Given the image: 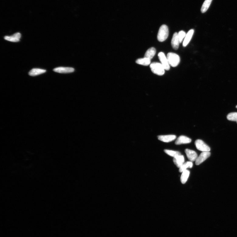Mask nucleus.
<instances>
[{
    "label": "nucleus",
    "mask_w": 237,
    "mask_h": 237,
    "mask_svg": "<svg viewBox=\"0 0 237 237\" xmlns=\"http://www.w3.org/2000/svg\"><path fill=\"white\" fill-rule=\"evenodd\" d=\"M185 152L188 160L191 161H196L198 157L197 153L193 150L186 149H185Z\"/></svg>",
    "instance_id": "obj_7"
},
{
    "label": "nucleus",
    "mask_w": 237,
    "mask_h": 237,
    "mask_svg": "<svg viewBox=\"0 0 237 237\" xmlns=\"http://www.w3.org/2000/svg\"><path fill=\"white\" fill-rule=\"evenodd\" d=\"M164 152L168 155L173 157V158L181 155L180 152L173 151L170 150L165 149Z\"/></svg>",
    "instance_id": "obj_21"
},
{
    "label": "nucleus",
    "mask_w": 237,
    "mask_h": 237,
    "mask_svg": "<svg viewBox=\"0 0 237 237\" xmlns=\"http://www.w3.org/2000/svg\"></svg>",
    "instance_id": "obj_25"
},
{
    "label": "nucleus",
    "mask_w": 237,
    "mask_h": 237,
    "mask_svg": "<svg viewBox=\"0 0 237 237\" xmlns=\"http://www.w3.org/2000/svg\"><path fill=\"white\" fill-rule=\"evenodd\" d=\"M173 161L174 163L177 167L178 168H180L184 163V156L181 155L174 157Z\"/></svg>",
    "instance_id": "obj_11"
},
{
    "label": "nucleus",
    "mask_w": 237,
    "mask_h": 237,
    "mask_svg": "<svg viewBox=\"0 0 237 237\" xmlns=\"http://www.w3.org/2000/svg\"><path fill=\"white\" fill-rule=\"evenodd\" d=\"M137 64L140 65L147 66L150 64L151 60L147 58L144 57L142 58L138 59L136 61Z\"/></svg>",
    "instance_id": "obj_17"
},
{
    "label": "nucleus",
    "mask_w": 237,
    "mask_h": 237,
    "mask_svg": "<svg viewBox=\"0 0 237 237\" xmlns=\"http://www.w3.org/2000/svg\"><path fill=\"white\" fill-rule=\"evenodd\" d=\"M21 38V34L17 33L11 36H6L4 37L5 40L13 42H17L19 41L20 39Z\"/></svg>",
    "instance_id": "obj_12"
},
{
    "label": "nucleus",
    "mask_w": 237,
    "mask_h": 237,
    "mask_svg": "<svg viewBox=\"0 0 237 237\" xmlns=\"http://www.w3.org/2000/svg\"><path fill=\"white\" fill-rule=\"evenodd\" d=\"M160 60L161 64L163 65L165 70H168L170 69V65L169 64L167 58L166 57L164 53L163 52H160L158 54Z\"/></svg>",
    "instance_id": "obj_5"
},
{
    "label": "nucleus",
    "mask_w": 237,
    "mask_h": 237,
    "mask_svg": "<svg viewBox=\"0 0 237 237\" xmlns=\"http://www.w3.org/2000/svg\"><path fill=\"white\" fill-rule=\"evenodd\" d=\"M211 153L209 152H203L197 157L195 162L196 165H198L203 163L210 156Z\"/></svg>",
    "instance_id": "obj_6"
},
{
    "label": "nucleus",
    "mask_w": 237,
    "mask_h": 237,
    "mask_svg": "<svg viewBox=\"0 0 237 237\" xmlns=\"http://www.w3.org/2000/svg\"><path fill=\"white\" fill-rule=\"evenodd\" d=\"M176 136L174 135L159 136L158 138L160 140L165 142H171L176 139Z\"/></svg>",
    "instance_id": "obj_13"
},
{
    "label": "nucleus",
    "mask_w": 237,
    "mask_h": 237,
    "mask_svg": "<svg viewBox=\"0 0 237 237\" xmlns=\"http://www.w3.org/2000/svg\"><path fill=\"white\" fill-rule=\"evenodd\" d=\"M193 163L192 161H187L184 163L179 168V171L180 173L183 172L188 168H191L193 167Z\"/></svg>",
    "instance_id": "obj_19"
},
{
    "label": "nucleus",
    "mask_w": 237,
    "mask_h": 237,
    "mask_svg": "<svg viewBox=\"0 0 237 237\" xmlns=\"http://www.w3.org/2000/svg\"><path fill=\"white\" fill-rule=\"evenodd\" d=\"M178 34V37L180 43H181L183 42L184 38H185L186 34L184 31L183 30L180 31Z\"/></svg>",
    "instance_id": "obj_23"
},
{
    "label": "nucleus",
    "mask_w": 237,
    "mask_h": 237,
    "mask_svg": "<svg viewBox=\"0 0 237 237\" xmlns=\"http://www.w3.org/2000/svg\"><path fill=\"white\" fill-rule=\"evenodd\" d=\"M236 108H237V105L236 106Z\"/></svg>",
    "instance_id": "obj_24"
},
{
    "label": "nucleus",
    "mask_w": 237,
    "mask_h": 237,
    "mask_svg": "<svg viewBox=\"0 0 237 237\" xmlns=\"http://www.w3.org/2000/svg\"><path fill=\"white\" fill-rule=\"evenodd\" d=\"M227 118L229 121L237 122V112L229 113L227 116Z\"/></svg>",
    "instance_id": "obj_22"
},
{
    "label": "nucleus",
    "mask_w": 237,
    "mask_h": 237,
    "mask_svg": "<svg viewBox=\"0 0 237 237\" xmlns=\"http://www.w3.org/2000/svg\"><path fill=\"white\" fill-rule=\"evenodd\" d=\"M194 30L193 29H191L189 31L188 33L186 34L183 43L184 47L188 45L189 42H190L194 33Z\"/></svg>",
    "instance_id": "obj_14"
},
{
    "label": "nucleus",
    "mask_w": 237,
    "mask_h": 237,
    "mask_svg": "<svg viewBox=\"0 0 237 237\" xmlns=\"http://www.w3.org/2000/svg\"><path fill=\"white\" fill-rule=\"evenodd\" d=\"M53 71L55 72L61 74H66L73 73L74 71V69L70 67H59L53 69Z\"/></svg>",
    "instance_id": "obj_8"
},
{
    "label": "nucleus",
    "mask_w": 237,
    "mask_h": 237,
    "mask_svg": "<svg viewBox=\"0 0 237 237\" xmlns=\"http://www.w3.org/2000/svg\"><path fill=\"white\" fill-rule=\"evenodd\" d=\"M150 68L153 73L159 76H163L165 73V69L161 63L153 62L150 65Z\"/></svg>",
    "instance_id": "obj_2"
},
{
    "label": "nucleus",
    "mask_w": 237,
    "mask_h": 237,
    "mask_svg": "<svg viewBox=\"0 0 237 237\" xmlns=\"http://www.w3.org/2000/svg\"><path fill=\"white\" fill-rule=\"evenodd\" d=\"M212 1V0H205L201 8V13H204L207 11L210 6Z\"/></svg>",
    "instance_id": "obj_20"
},
{
    "label": "nucleus",
    "mask_w": 237,
    "mask_h": 237,
    "mask_svg": "<svg viewBox=\"0 0 237 237\" xmlns=\"http://www.w3.org/2000/svg\"><path fill=\"white\" fill-rule=\"evenodd\" d=\"M191 138L185 136H180L175 142V144L177 145L182 144H187L191 143Z\"/></svg>",
    "instance_id": "obj_10"
},
{
    "label": "nucleus",
    "mask_w": 237,
    "mask_h": 237,
    "mask_svg": "<svg viewBox=\"0 0 237 237\" xmlns=\"http://www.w3.org/2000/svg\"><path fill=\"white\" fill-rule=\"evenodd\" d=\"M46 70L40 69H32L29 73V75L31 76H35L38 75L45 73Z\"/></svg>",
    "instance_id": "obj_16"
},
{
    "label": "nucleus",
    "mask_w": 237,
    "mask_h": 237,
    "mask_svg": "<svg viewBox=\"0 0 237 237\" xmlns=\"http://www.w3.org/2000/svg\"><path fill=\"white\" fill-rule=\"evenodd\" d=\"M197 149L202 152H209L211 148L206 144L202 140H197L195 143Z\"/></svg>",
    "instance_id": "obj_4"
},
{
    "label": "nucleus",
    "mask_w": 237,
    "mask_h": 237,
    "mask_svg": "<svg viewBox=\"0 0 237 237\" xmlns=\"http://www.w3.org/2000/svg\"><path fill=\"white\" fill-rule=\"evenodd\" d=\"M156 52V49L154 47H152L146 51L144 57L147 58L151 60L155 56Z\"/></svg>",
    "instance_id": "obj_15"
},
{
    "label": "nucleus",
    "mask_w": 237,
    "mask_h": 237,
    "mask_svg": "<svg viewBox=\"0 0 237 237\" xmlns=\"http://www.w3.org/2000/svg\"><path fill=\"white\" fill-rule=\"evenodd\" d=\"M169 35V29L166 25H163L160 27L158 32L157 38L160 42H163L167 39Z\"/></svg>",
    "instance_id": "obj_1"
},
{
    "label": "nucleus",
    "mask_w": 237,
    "mask_h": 237,
    "mask_svg": "<svg viewBox=\"0 0 237 237\" xmlns=\"http://www.w3.org/2000/svg\"><path fill=\"white\" fill-rule=\"evenodd\" d=\"M167 59L170 66L175 67L178 65L180 63V58L177 54L172 53L167 54Z\"/></svg>",
    "instance_id": "obj_3"
},
{
    "label": "nucleus",
    "mask_w": 237,
    "mask_h": 237,
    "mask_svg": "<svg viewBox=\"0 0 237 237\" xmlns=\"http://www.w3.org/2000/svg\"><path fill=\"white\" fill-rule=\"evenodd\" d=\"M180 43L178 34L175 33L173 35L171 42L173 48L175 50H177L178 49Z\"/></svg>",
    "instance_id": "obj_9"
},
{
    "label": "nucleus",
    "mask_w": 237,
    "mask_h": 237,
    "mask_svg": "<svg viewBox=\"0 0 237 237\" xmlns=\"http://www.w3.org/2000/svg\"><path fill=\"white\" fill-rule=\"evenodd\" d=\"M190 171L188 170H187L182 172V174L180 177V181L182 184H185L187 182L190 175Z\"/></svg>",
    "instance_id": "obj_18"
}]
</instances>
